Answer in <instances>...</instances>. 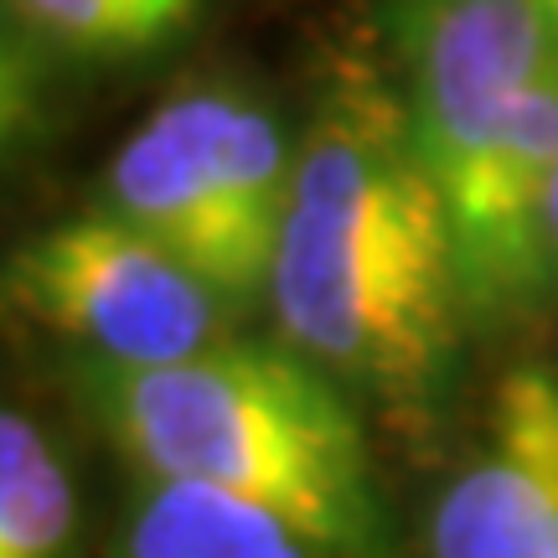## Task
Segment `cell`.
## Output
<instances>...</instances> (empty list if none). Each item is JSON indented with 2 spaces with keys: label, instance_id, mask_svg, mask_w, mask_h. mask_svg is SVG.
<instances>
[{
  "label": "cell",
  "instance_id": "obj_8",
  "mask_svg": "<svg viewBox=\"0 0 558 558\" xmlns=\"http://www.w3.org/2000/svg\"><path fill=\"white\" fill-rule=\"evenodd\" d=\"M156 114L197 156L218 197L233 207V218L275 254L295 186V150L275 114L243 94H177Z\"/></svg>",
  "mask_w": 558,
  "mask_h": 558
},
{
  "label": "cell",
  "instance_id": "obj_9",
  "mask_svg": "<svg viewBox=\"0 0 558 558\" xmlns=\"http://www.w3.org/2000/svg\"><path fill=\"white\" fill-rule=\"evenodd\" d=\"M104 558H326L290 522L254 501L197 486V481L145 476L124 507L120 533Z\"/></svg>",
  "mask_w": 558,
  "mask_h": 558
},
{
  "label": "cell",
  "instance_id": "obj_12",
  "mask_svg": "<svg viewBox=\"0 0 558 558\" xmlns=\"http://www.w3.org/2000/svg\"><path fill=\"white\" fill-rule=\"evenodd\" d=\"M538 5H543V16L554 21V32H558V0H538Z\"/></svg>",
  "mask_w": 558,
  "mask_h": 558
},
{
  "label": "cell",
  "instance_id": "obj_1",
  "mask_svg": "<svg viewBox=\"0 0 558 558\" xmlns=\"http://www.w3.org/2000/svg\"><path fill=\"white\" fill-rule=\"evenodd\" d=\"M269 305L284 341L337 383L429 414L465 326L456 233L403 94L347 73L295 150Z\"/></svg>",
  "mask_w": 558,
  "mask_h": 558
},
{
  "label": "cell",
  "instance_id": "obj_7",
  "mask_svg": "<svg viewBox=\"0 0 558 558\" xmlns=\"http://www.w3.org/2000/svg\"><path fill=\"white\" fill-rule=\"evenodd\" d=\"M104 197H109L104 202L109 213H120L130 228H140L171 259L186 264L222 305L239 311L248 300L269 295L275 254L233 218V207L218 197L197 156L160 114H150L114 150Z\"/></svg>",
  "mask_w": 558,
  "mask_h": 558
},
{
  "label": "cell",
  "instance_id": "obj_13",
  "mask_svg": "<svg viewBox=\"0 0 558 558\" xmlns=\"http://www.w3.org/2000/svg\"><path fill=\"white\" fill-rule=\"evenodd\" d=\"M554 269H558V197H554Z\"/></svg>",
  "mask_w": 558,
  "mask_h": 558
},
{
  "label": "cell",
  "instance_id": "obj_11",
  "mask_svg": "<svg viewBox=\"0 0 558 558\" xmlns=\"http://www.w3.org/2000/svg\"><path fill=\"white\" fill-rule=\"evenodd\" d=\"M11 16L68 58H140L177 41L202 0H5Z\"/></svg>",
  "mask_w": 558,
  "mask_h": 558
},
{
  "label": "cell",
  "instance_id": "obj_3",
  "mask_svg": "<svg viewBox=\"0 0 558 558\" xmlns=\"http://www.w3.org/2000/svg\"><path fill=\"white\" fill-rule=\"evenodd\" d=\"M5 300L109 367H160L218 347L222 300L109 207L52 222L11 248Z\"/></svg>",
  "mask_w": 558,
  "mask_h": 558
},
{
  "label": "cell",
  "instance_id": "obj_10",
  "mask_svg": "<svg viewBox=\"0 0 558 558\" xmlns=\"http://www.w3.org/2000/svg\"><path fill=\"white\" fill-rule=\"evenodd\" d=\"M78 486L58 445L21 409L0 414V558H73Z\"/></svg>",
  "mask_w": 558,
  "mask_h": 558
},
{
  "label": "cell",
  "instance_id": "obj_2",
  "mask_svg": "<svg viewBox=\"0 0 558 558\" xmlns=\"http://www.w3.org/2000/svg\"><path fill=\"white\" fill-rule=\"evenodd\" d=\"M73 378L145 476L254 501L326 558H383L378 481L347 383L290 341H218L160 367L78 357Z\"/></svg>",
  "mask_w": 558,
  "mask_h": 558
},
{
  "label": "cell",
  "instance_id": "obj_5",
  "mask_svg": "<svg viewBox=\"0 0 558 558\" xmlns=\"http://www.w3.org/2000/svg\"><path fill=\"white\" fill-rule=\"evenodd\" d=\"M439 192L456 233L465 326L527 311L543 295V284L558 275V68Z\"/></svg>",
  "mask_w": 558,
  "mask_h": 558
},
{
  "label": "cell",
  "instance_id": "obj_6",
  "mask_svg": "<svg viewBox=\"0 0 558 558\" xmlns=\"http://www.w3.org/2000/svg\"><path fill=\"white\" fill-rule=\"evenodd\" d=\"M424 558H558V373H501L471 456L445 476Z\"/></svg>",
  "mask_w": 558,
  "mask_h": 558
},
{
  "label": "cell",
  "instance_id": "obj_4",
  "mask_svg": "<svg viewBox=\"0 0 558 558\" xmlns=\"http://www.w3.org/2000/svg\"><path fill=\"white\" fill-rule=\"evenodd\" d=\"M393 37L409 130L439 186L558 68L538 0H393Z\"/></svg>",
  "mask_w": 558,
  "mask_h": 558
}]
</instances>
